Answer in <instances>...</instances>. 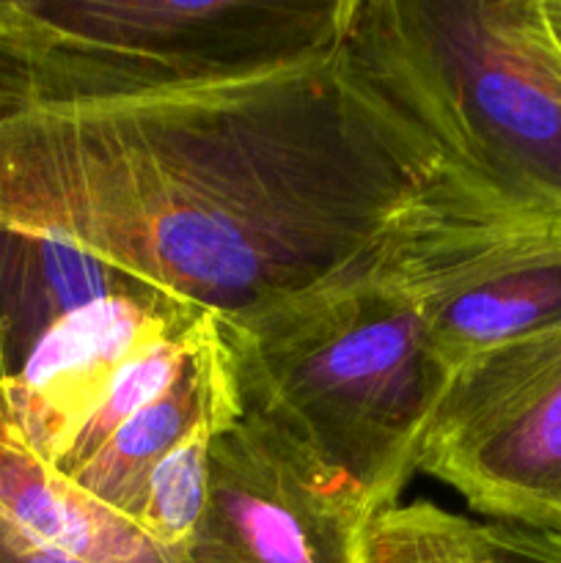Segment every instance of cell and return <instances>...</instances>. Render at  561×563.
Segmentation results:
<instances>
[{
  "label": "cell",
  "instance_id": "cell-6",
  "mask_svg": "<svg viewBox=\"0 0 561 563\" xmlns=\"http://www.w3.org/2000/svg\"><path fill=\"white\" fill-rule=\"evenodd\" d=\"M418 471L490 522L561 531V322L457 368Z\"/></svg>",
  "mask_w": 561,
  "mask_h": 563
},
{
  "label": "cell",
  "instance_id": "cell-9",
  "mask_svg": "<svg viewBox=\"0 0 561 563\" xmlns=\"http://www.w3.org/2000/svg\"><path fill=\"white\" fill-rule=\"evenodd\" d=\"M240 418L242 405L234 374L218 324L212 322V330L174 385L127 418L75 473H69V478L94 498L130 517L141 500L148 473L168 451L196 429L215 427L226 432Z\"/></svg>",
  "mask_w": 561,
  "mask_h": 563
},
{
  "label": "cell",
  "instance_id": "cell-11",
  "mask_svg": "<svg viewBox=\"0 0 561 563\" xmlns=\"http://www.w3.org/2000/svg\"><path fill=\"white\" fill-rule=\"evenodd\" d=\"M143 280L82 247L36 231L0 225V383L9 379L53 324Z\"/></svg>",
  "mask_w": 561,
  "mask_h": 563
},
{
  "label": "cell",
  "instance_id": "cell-2",
  "mask_svg": "<svg viewBox=\"0 0 561 563\" xmlns=\"http://www.w3.org/2000/svg\"><path fill=\"white\" fill-rule=\"evenodd\" d=\"M374 245L308 289L215 317L242 412L284 434L369 515L396 506L418 473L454 377Z\"/></svg>",
  "mask_w": 561,
  "mask_h": 563
},
{
  "label": "cell",
  "instance_id": "cell-8",
  "mask_svg": "<svg viewBox=\"0 0 561 563\" xmlns=\"http://www.w3.org/2000/svg\"><path fill=\"white\" fill-rule=\"evenodd\" d=\"M204 317L207 311L154 286L108 295L69 313L0 383V438L58 467L121 368Z\"/></svg>",
  "mask_w": 561,
  "mask_h": 563
},
{
  "label": "cell",
  "instance_id": "cell-12",
  "mask_svg": "<svg viewBox=\"0 0 561 563\" xmlns=\"http://www.w3.org/2000/svg\"><path fill=\"white\" fill-rule=\"evenodd\" d=\"M215 427H201L163 456L143 484L130 520L160 548L182 553L201 522L209 498Z\"/></svg>",
  "mask_w": 561,
  "mask_h": 563
},
{
  "label": "cell",
  "instance_id": "cell-14",
  "mask_svg": "<svg viewBox=\"0 0 561 563\" xmlns=\"http://www.w3.org/2000/svg\"><path fill=\"white\" fill-rule=\"evenodd\" d=\"M358 563H487L479 522L429 500L369 517Z\"/></svg>",
  "mask_w": 561,
  "mask_h": 563
},
{
  "label": "cell",
  "instance_id": "cell-1",
  "mask_svg": "<svg viewBox=\"0 0 561 563\" xmlns=\"http://www.w3.org/2000/svg\"><path fill=\"white\" fill-rule=\"evenodd\" d=\"M438 179L336 49L234 80L0 110V225L94 253L212 317L355 264Z\"/></svg>",
  "mask_w": 561,
  "mask_h": 563
},
{
  "label": "cell",
  "instance_id": "cell-16",
  "mask_svg": "<svg viewBox=\"0 0 561 563\" xmlns=\"http://www.w3.org/2000/svg\"><path fill=\"white\" fill-rule=\"evenodd\" d=\"M0 563H82L72 555L58 553L47 544L33 542L31 537L0 517Z\"/></svg>",
  "mask_w": 561,
  "mask_h": 563
},
{
  "label": "cell",
  "instance_id": "cell-7",
  "mask_svg": "<svg viewBox=\"0 0 561 563\" xmlns=\"http://www.w3.org/2000/svg\"><path fill=\"white\" fill-rule=\"evenodd\" d=\"M369 511L258 418L212 443L209 498L182 563H358Z\"/></svg>",
  "mask_w": 561,
  "mask_h": 563
},
{
  "label": "cell",
  "instance_id": "cell-10",
  "mask_svg": "<svg viewBox=\"0 0 561 563\" xmlns=\"http://www.w3.org/2000/svg\"><path fill=\"white\" fill-rule=\"evenodd\" d=\"M0 517L33 542L82 563H182L130 517L42 456L0 438Z\"/></svg>",
  "mask_w": 561,
  "mask_h": 563
},
{
  "label": "cell",
  "instance_id": "cell-3",
  "mask_svg": "<svg viewBox=\"0 0 561 563\" xmlns=\"http://www.w3.org/2000/svg\"><path fill=\"white\" fill-rule=\"evenodd\" d=\"M344 49L432 152V187L561 212V55L539 0H352Z\"/></svg>",
  "mask_w": 561,
  "mask_h": 563
},
{
  "label": "cell",
  "instance_id": "cell-15",
  "mask_svg": "<svg viewBox=\"0 0 561 563\" xmlns=\"http://www.w3.org/2000/svg\"><path fill=\"white\" fill-rule=\"evenodd\" d=\"M487 563H561V531L479 522Z\"/></svg>",
  "mask_w": 561,
  "mask_h": 563
},
{
  "label": "cell",
  "instance_id": "cell-4",
  "mask_svg": "<svg viewBox=\"0 0 561 563\" xmlns=\"http://www.w3.org/2000/svg\"><path fill=\"white\" fill-rule=\"evenodd\" d=\"M352 0H0V110L234 80L330 53Z\"/></svg>",
  "mask_w": 561,
  "mask_h": 563
},
{
  "label": "cell",
  "instance_id": "cell-13",
  "mask_svg": "<svg viewBox=\"0 0 561 563\" xmlns=\"http://www.w3.org/2000/svg\"><path fill=\"white\" fill-rule=\"evenodd\" d=\"M212 313L201 319L196 328H190L187 333L174 335V339L163 341V344H154L148 350H143L141 355L132 357L124 368L119 372V377L113 379V385L108 388V394L102 396V401L97 405V410L88 416V421L82 423V429L77 432L75 443L69 445V451L64 454V460L58 462L61 473H75L127 418L135 416L141 407H146L148 401H154L157 396H163L165 390L174 385V379L179 377L182 368L187 366L196 350L201 346V341L207 339V333L212 330Z\"/></svg>",
  "mask_w": 561,
  "mask_h": 563
},
{
  "label": "cell",
  "instance_id": "cell-5",
  "mask_svg": "<svg viewBox=\"0 0 561 563\" xmlns=\"http://www.w3.org/2000/svg\"><path fill=\"white\" fill-rule=\"evenodd\" d=\"M377 262L413 297L451 374L561 322V212L429 187L380 234Z\"/></svg>",
  "mask_w": 561,
  "mask_h": 563
},
{
  "label": "cell",
  "instance_id": "cell-17",
  "mask_svg": "<svg viewBox=\"0 0 561 563\" xmlns=\"http://www.w3.org/2000/svg\"><path fill=\"white\" fill-rule=\"evenodd\" d=\"M539 3H542L544 25H548L550 38H553L556 49L561 55V0H539Z\"/></svg>",
  "mask_w": 561,
  "mask_h": 563
}]
</instances>
